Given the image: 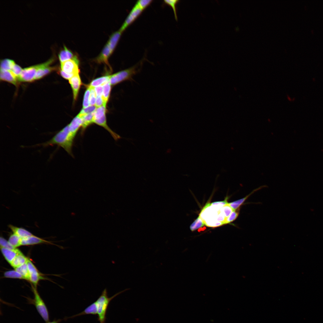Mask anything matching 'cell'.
I'll use <instances>...</instances> for the list:
<instances>
[{"label":"cell","instance_id":"6da1fadb","mask_svg":"<svg viewBox=\"0 0 323 323\" xmlns=\"http://www.w3.org/2000/svg\"><path fill=\"white\" fill-rule=\"evenodd\" d=\"M77 134L69 128L68 124L57 132L49 141L37 145L46 147L56 145L63 148L74 157L72 148Z\"/></svg>","mask_w":323,"mask_h":323},{"label":"cell","instance_id":"7a4b0ae2","mask_svg":"<svg viewBox=\"0 0 323 323\" xmlns=\"http://www.w3.org/2000/svg\"><path fill=\"white\" fill-rule=\"evenodd\" d=\"M127 290V289H125L109 297L107 289L106 288L104 289L95 301L97 307L98 320L100 323H104L105 322L106 310L110 301L116 296Z\"/></svg>","mask_w":323,"mask_h":323},{"label":"cell","instance_id":"3957f363","mask_svg":"<svg viewBox=\"0 0 323 323\" xmlns=\"http://www.w3.org/2000/svg\"><path fill=\"white\" fill-rule=\"evenodd\" d=\"M142 63L141 61L129 68L109 76L111 85H114L125 80H132L133 77L140 70Z\"/></svg>","mask_w":323,"mask_h":323},{"label":"cell","instance_id":"277c9868","mask_svg":"<svg viewBox=\"0 0 323 323\" xmlns=\"http://www.w3.org/2000/svg\"><path fill=\"white\" fill-rule=\"evenodd\" d=\"M34 298L31 302L35 307L38 312L43 320L47 322L49 320V315L46 306L40 297L35 288L33 287Z\"/></svg>","mask_w":323,"mask_h":323},{"label":"cell","instance_id":"5b68a950","mask_svg":"<svg viewBox=\"0 0 323 323\" xmlns=\"http://www.w3.org/2000/svg\"><path fill=\"white\" fill-rule=\"evenodd\" d=\"M43 63L25 68L23 69L19 77L18 81L25 82H31L35 80V77L38 70L42 67Z\"/></svg>","mask_w":323,"mask_h":323},{"label":"cell","instance_id":"8992f818","mask_svg":"<svg viewBox=\"0 0 323 323\" xmlns=\"http://www.w3.org/2000/svg\"><path fill=\"white\" fill-rule=\"evenodd\" d=\"M143 10L135 4L130 12L119 30L123 32L141 14Z\"/></svg>","mask_w":323,"mask_h":323},{"label":"cell","instance_id":"52a82bcc","mask_svg":"<svg viewBox=\"0 0 323 323\" xmlns=\"http://www.w3.org/2000/svg\"><path fill=\"white\" fill-rule=\"evenodd\" d=\"M79 60L71 59L61 63V70L64 72L74 75L79 74Z\"/></svg>","mask_w":323,"mask_h":323},{"label":"cell","instance_id":"ba28073f","mask_svg":"<svg viewBox=\"0 0 323 323\" xmlns=\"http://www.w3.org/2000/svg\"><path fill=\"white\" fill-rule=\"evenodd\" d=\"M54 60V57L51 58L44 63L43 65L37 71L35 76V80L39 79L57 69V68L56 67L49 66V65Z\"/></svg>","mask_w":323,"mask_h":323},{"label":"cell","instance_id":"9c48e42d","mask_svg":"<svg viewBox=\"0 0 323 323\" xmlns=\"http://www.w3.org/2000/svg\"><path fill=\"white\" fill-rule=\"evenodd\" d=\"M27 264L29 274V281L34 285L36 288L39 281L43 278L36 267L28 259Z\"/></svg>","mask_w":323,"mask_h":323},{"label":"cell","instance_id":"30bf717a","mask_svg":"<svg viewBox=\"0 0 323 323\" xmlns=\"http://www.w3.org/2000/svg\"><path fill=\"white\" fill-rule=\"evenodd\" d=\"M69 83L72 89L74 99L76 100L81 85V81L79 74L74 75L69 80Z\"/></svg>","mask_w":323,"mask_h":323},{"label":"cell","instance_id":"8fae6325","mask_svg":"<svg viewBox=\"0 0 323 323\" xmlns=\"http://www.w3.org/2000/svg\"><path fill=\"white\" fill-rule=\"evenodd\" d=\"M58 57L61 63L71 59L78 60L77 56L65 45L63 49L60 51Z\"/></svg>","mask_w":323,"mask_h":323},{"label":"cell","instance_id":"7c38bea8","mask_svg":"<svg viewBox=\"0 0 323 323\" xmlns=\"http://www.w3.org/2000/svg\"><path fill=\"white\" fill-rule=\"evenodd\" d=\"M112 53V51L106 43L99 54L95 58V60L98 63H104L109 65L108 60Z\"/></svg>","mask_w":323,"mask_h":323},{"label":"cell","instance_id":"4fadbf2b","mask_svg":"<svg viewBox=\"0 0 323 323\" xmlns=\"http://www.w3.org/2000/svg\"><path fill=\"white\" fill-rule=\"evenodd\" d=\"M0 78L1 80L7 82L15 86H17L18 84L17 78L11 70H0Z\"/></svg>","mask_w":323,"mask_h":323},{"label":"cell","instance_id":"5bb4252c","mask_svg":"<svg viewBox=\"0 0 323 323\" xmlns=\"http://www.w3.org/2000/svg\"><path fill=\"white\" fill-rule=\"evenodd\" d=\"M1 252L6 260L10 264L15 257L21 252L18 249H8L0 247Z\"/></svg>","mask_w":323,"mask_h":323},{"label":"cell","instance_id":"9a60e30c","mask_svg":"<svg viewBox=\"0 0 323 323\" xmlns=\"http://www.w3.org/2000/svg\"><path fill=\"white\" fill-rule=\"evenodd\" d=\"M47 241L34 235L24 238H21V245H30L41 243Z\"/></svg>","mask_w":323,"mask_h":323},{"label":"cell","instance_id":"2e32d148","mask_svg":"<svg viewBox=\"0 0 323 323\" xmlns=\"http://www.w3.org/2000/svg\"><path fill=\"white\" fill-rule=\"evenodd\" d=\"M122 33L119 30L113 33L110 36L107 43L112 53L119 41Z\"/></svg>","mask_w":323,"mask_h":323},{"label":"cell","instance_id":"e0dca14e","mask_svg":"<svg viewBox=\"0 0 323 323\" xmlns=\"http://www.w3.org/2000/svg\"><path fill=\"white\" fill-rule=\"evenodd\" d=\"M264 186H261L258 188L256 189L244 197L233 202L228 203V204L232 209L233 210H236L239 209L240 207L244 203L245 201L250 195L256 191L261 189V188H264Z\"/></svg>","mask_w":323,"mask_h":323},{"label":"cell","instance_id":"ac0fdd59","mask_svg":"<svg viewBox=\"0 0 323 323\" xmlns=\"http://www.w3.org/2000/svg\"><path fill=\"white\" fill-rule=\"evenodd\" d=\"M94 112L79 116L82 119L83 124L81 128V134H83L87 128L91 124L93 123Z\"/></svg>","mask_w":323,"mask_h":323},{"label":"cell","instance_id":"d6986e66","mask_svg":"<svg viewBox=\"0 0 323 323\" xmlns=\"http://www.w3.org/2000/svg\"><path fill=\"white\" fill-rule=\"evenodd\" d=\"M9 228L13 232L21 238H24L30 236L33 234L26 229L21 227H18L11 225H9Z\"/></svg>","mask_w":323,"mask_h":323},{"label":"cell","instance_id":"ffe728a7","mask_svg":"<svg viewBox=\"0 0 323 323\" xmlns=\"http://www.w3.org/2000/svg\"><path fill=\"white\" fill-rule=\"evenodd\" d=\"M97 304L95 301L87 307L81 313L69 317V318H73L75 317L86 314L96 315L97 314Z\"/></svg>","mask_w":323,"mask_h":323},{"label":"cell","instance_id":"44dd1931","mask_svg":"<svg viewBox=\"0 0 323 323\" xmlns=\"http://www.w3.org/2000/svg\"><path fill=\"white\" fill-rule=\"evenodd\" d=\"M28 259V258L21 252L15 257L10 264L15 269L26 263L27 262Z\"/></svg>","mask_w":323,"mask_h":323},{"label":"cell","instance_id":"7402d4cb","mask_svg":"<svg viewBox=\"0 0 323 323\" xmlns=\"http://www.w3.org/2000/svg\"><path fill=\"white\" fill-rule=\"evenodd\" d=\"M109 81V76L102 77L93 80L89 87L94 88L95 87L100 86Z\"/></svg>","mask_w":323,"mask_h":323},{"label":"cell","instance_id":"603a6c76","mask_svg":"<svg viewBox=\"0 0 323 323\" xmlns=\"http://www.w3.org/2000/svg\"><path fill=\"white\" fill-rule=\"evenodd\" d=\"M15 64L14 61L11 60L5 59L1 61L0 70L10 71Z\"/></svg>","mask_w":323,"mask_h":323},{"label":"cell","instance_id":"cb8c5ba5","mask_svg":"<svg viewBox=\"0 0 323 323\" xmlns=\"http://www.w3.org/2000/svg\"><path fill=\"white\" fill-rule=\"evenodd\" d=\"M15 269L23 277L24 279L29 280V274L27 262Z\"/></svg>","mask_w":323,"mask_h":323},{"label":"cell","instance_id":"d4e9b609","mask_svg":"<svg viewBox=\"0 0 323 323\" xmlns=\"http://www.w3.org/2000/svg\"><path fill=\"white\" fill-rule=\"evenodd\" d=\"M111 89L109 81L104 84L103 86V92L102 97L106 103L110 96Z\"/></svg>","mask_w":323,"mask_h":323},{"label":"cell","instance_id":"484cf974","mask_svg":"<svg viewBox=\"0 0 323 323\" xmlns=\"http://www.w3.org/2000/svg\"><path fill=\"white\" fill-rule=\"evenodd\" d=\"M106 105H103L96 109L94 112L93 123L94 120L99 119L106 115Z\"/></svg>","mask_w":323,"mask_h":323},{"label":"cell","instance_id":"4316f807","mask_svg":"<svg viewBox=\"0 0 323 323\" xmlns=\"http://www.w3.org/2000/svg\"><path fill=\"white\" fill-rule=\"evenodd\" d=\"M21 240L20 237L13 233L10 236L8 241L12 246L16 248V247L21 246Z\"/></svg>","mask_w":323,"mask_h":323},{"label":"cell","instance_id":"83f0119b","mask_svg":"<svg viewBox=\"0 0 323 323\" xmlns=\"http://www.w3.org/2000/svg\"><path fill=\"white\" fill-rule=\"evenodd\" d=\"M205 225L204 221L199 216L191 225L190 227V229L193 231L202 227Z\"/></svg>","mask_w":323,"mask_h":323},{"label":"cell","instance_id":"f1b7e54d","mask_svg":"<svg viewBox=\"0 0 323 323\" xmlns=\"http://www.w3.org/2000/svg\"><path fill=\"white\" fill-rule=\"evenodd\" d=\"M164 3L166 4L171 7L173 10L175 19L177 21V16L176 13V5L179 2L178 0H166L164 1Z\"/></svg>","mask_w":323,"mask_h":323},{"label":"cell","instance_id":"f546056e","mask_svg":"<svg viewBox=\"0 0 323 323\" xmlns=\"http://www.w3.org/2000/svg\"><path fill=\"white\" fill-rule=\"evenodd\" d=\"M4 276L7 278L24 279L23 277L15 270L5 272L4 274Z\"/></svg>","mask_w":323,"mask_h":323},{"label":"cell","instance_id":"4dcf8cb0","mask_svg":"<svg viewBox=\"0 0 323 323\" xmlns=\"http://www.w3.org/2000/svg\"><path fill=\"white\" fill-rule=\"evenodd\" d=\"M151 0H139L137 1L135 4L142 10H145L152 2Z\"/></svg>","mask_w":323,"mask_h":323},{"label":"cell","instance_id":"1f68e13d","mask_svg":"<svg viewBox=\"0 0 323 323\" xmlns=\"http://www.w3.org/2000/svg\"><path fill=\"white\" fill-rule=\"evenodd\" d=\"M91 94V89L89 87L85 93L83 102V108L87 107L90 104V98Z\"/></svg>","mask_w":323,"mask_h":323},{"label":"cell","instance_id":"d6a6232c","mask_svg":"<svg viewBox=\"0 0 323 323\" xmlns=\"http://www.w3.org/2000/svg\"><path fill=\"white\" fill-rule=\"evenodd\" d=\"M239 213V209L233 211L231 214L227 217L225 221V224L231 223L235 220L237 217Z\"/></svg>","mask_w":323,"mask_h":323},{"label":"cell","instance_id":"836d02e7","mask_svg":"<svg viewBox=\"0 0 323 323\" xmlns=\"http://www.w3.org/2000/svg\"><path fill=\"white\" fill-rule=\"evenodd\" d=\"M0 247L8 249L15 250L16 248L12 246L5 239L2 237L0 238Z\"/></svg>","mask_w":323,"mask_h":323},{"label":"cell","instance_id":"e575fe53","mask_svg":"<svg viewBox=\"0 0 323 323\" xmlns=\"http://www.w3.org/2000/svg\"><path fill=\"white\" fill-rule=\"evenodd\" d=\"M96 107L95 106L91 105L86 108H83L78 115L81 116L94 112L96 110Z\"/></svg>","mask_w":323,"mask_h":323},{"label":"cell","instance_id":"d590c367","mask_svg":"<svg viewBox=\"0 0 323 323\" xmlns=\"http://www.w3.org/2000/svg\"><path fill=\"white\" fill-rule=\"evenodd\" d=\"M220 210L224 215L226 219L229 216L233 211L228 204L223 206L220 209Z\"/></svg>","mask_w":323,"mask_h":323},{"label":"cell","instance_id":"8d00e7d4","mask_svg":"<svg viewBox=\"0 0 323 323\" xmlns=\"http://www.w3.org/2000/svg\"><path fill=\"white\" fill-rule=\"evenodd\" d=\"M22 70V69L21 67L15 63L11 71L13 74L18 78L21 74Z\"/></svg>","mask_w":323,"mask_h":323},{"label":"cell","instance_id":"74e56055","mask_svg":"<svg viewBox=\"0 0 323 323\" xmlns=\"http://www.w3.org/2000/svg\"><path fill=\"white\" fill-rule=\"evenodd\" d=\"M90 88L91 89V94L90 98V104L91 106L94 105L96 102V95L94 88L91 87H90Z\"/></svg>","mask_w":323,"mask_h":323},{"label":"cell","instance_id":"f35d334b","mask_svg":"<svg viewBox=\"0 0 323 323\" xmlns=\"http://www.w3.org/2000/svg\"><path fill=\"white\" fill-rule=\"evenodd\" d=\"M106 104L102 96H97L95 103L96 107H99Z\"/></svg>","mask_w":323,"mask_h":323},{"label":"cell","instance_id":"ab89813d","mask_svg":"<svg viewBox=\"0 0 323 323\" xmlns=\"http://www.w3.org/2000/svg\"><path fill=\"white\" fill-rule=\"evenodd\" d=\"M59 72L60 75L64 78L66 79L69 80L74 75L72 74L67 73L64 72L62 70H60Z\"/></svg>","mask_w":323,"mask_h":323},{"label":"cell","instance_id":"60d3db41","mask_svg":"<svg viewBox=\"0 0 323 323\" xmlns=\"http://www.w3.org/2000/svg\"><path fill=\"white\" fill-rule=\"evenodd\" d=\"M94 88L97 96H102L103 92V86H100Z\"/></svg>","mask_w":323,"mask_h":323},{"label":"cell","instance_id":"b9f144b4","mask_svg":"<svg viewBox=\"0 0 323 323\" xmlns=\"http://www.w3.org/2000/svg\"><path fill=\"white\" fill-rule=\"evenodd\" d=\"M227 198H226L224 200L222 201H218L216 202H212L210 204L211 205H225L228 203L227 201Z\"/></svg>","mask_w":323,"mask_h":323},{"label":"cell","instance_id":"7bdbcfd3","mask_svg":"<svg viewBox=\"0 0 323 323\" xmlns=\"http://www.w3.org/2000/svg\"><path fill=\"white\" fill-rule=\"evenodd\" d=\"M60 322V320H55L52 322H48L47 323H59Z\"/></svg>","mask_w":323,"mask_h":323}]
</instances>
